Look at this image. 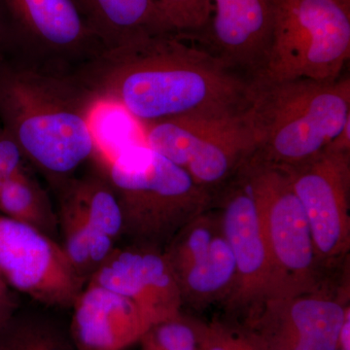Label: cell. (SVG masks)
Returning a JSON list of instances; mask_svg holds the SVG:
<instances>
[{
	"instance_id": "3957f363",
	"label": "cell",
	"mask_w": 350,
	"mask_h": 350,
	"mask_svg": "<svg viewBox=\"0 0 350 350\" xmlns=\"http://www.w3.org/2000/svg\"><path fill=\"white\" fill-rule=\"evenodd\" d=\"M246 115L255 155L294 167L321 153L350 121V78L278 81L254 76Z\"/></svg>"
},
{
	"instance_id": "9c48e42d",
	"label": "cell",
	"mask_w": 350,
	"mask_h": 350,
	"mask_svg": "<svg viewBox=\"0 0 350 350\" xmlns=\"http://www.w3.org/2000/svg\"><path fill=\"white\" fill-rule=\"evenodd\" d=\"M0 275L15 291L54 308H73L87 285L63 246L5 216H0Z\"/></svg>"
},
{
	"instance_id": "484cf974",
	"label": "cell",
	"mask_w": 350,
	"mask_h": 350,
	"mask_svg": "<svg viewBox=\"0 0 350 350\" xmlns=\"http://www.w3.org/2000/svg\"><path fill=\"white\" fill-rule=\"evenodd\" d=\"M19 312V301L15 290L0 275V328L5 326L14 315Z\"/></svg>"
},
{
	"instance_id": "6da1fadb",
	"label": "cell",
	"mask_w": 350,
	"mask_h": 350,
	"mask_svg": "<svg viewBox=\"0 0 350 350\" xmlns=\"http://www.w3.org/2000/svg\"><path fill=\"white\" fill-rule=\"evenodd\" d=\"M75 75L96 100L121 108L142 126L245 111L253 79L177 33L103 49Z\"/></svg>"
},
{
	"instance_id": "7402d4cb",
	"label": "cell",
	"mask_w": 350,
	"mask_h": 350,
	"mask_svg": "<svg viewBox=\"0 0 350 350\" xmlns=\"http://www.w3.org/2000/svg\"><path fill=\"white\" fill-rule=\"evenodd\" d=\"M174 31L195 38L206 31L213 17L211 0H156Z\"/></svg>"
},
{
	"instance_id": "52a82bcc",
	"label": "cell",
	"mask_w": 350,
	"mask_h": 350,
	"mask_svg": "<svg viewBox=\"0 0 350 350\" xmlns=\"http://www.w3.org/2000/svg\"><path fill=\"white\" fill-rule=\"evenodd\" d=\"M142 142L213 193L236 176L256 151L245 111L178 117L142 126Z\"/></svg>"
},
{
	"instance_id": "e0dca14e",
	"label": "cell",
	"mask_w": 350,
	"mask_h": 350,
	"mask_svg": "<svg viewBox=\"0 0 350 350\" xmlns=\"http://www.w3.org/2000/svg\"><path fill=\"white\" fill-rule=\"evenodd\" d=\"M75 1L105 49L151 36L177 33L156 0Z\"/></svg>"
},
{
	"instance_id": "d4e9b609",
	"label": "cell",
	"mask_w": 350,
	"mask_h": 350,
	"mask_svg": "<svg viewBox=\"0 0 350 350\" xmlns=\"http://www.w3.org/2000/svg\"><path fill=\"white\" fill-rule=\"evenodd\" d=\"M25 160L17 140L0 126V175L7 179L24 172Z\"/></svg>"
},
{
	"instance_id": "cb8c5ba5",
	"label": "cell",
	"mask_w": 350,
	"mask_h": 350,
	"mask_svg": "<svg viewBox=\"0 0 350 350\" xmlns=\"http://www.w3.org/2000/svg\"><path fill=\"white\" fill-rule=\"evenodd\" d=\"M139 342L142 350L199 349L192 319L182 314L152 326Z\"/></svg>"
},
{
	"instance_id": "5bb4252c",
	"label": "cell",
	"mask_w": 350,
	"mask_h": 350,
	"mask_svg": "<svg viewBox=\"0 0 350 350\" xmlns=\"http://www.w3.org/2000/svg\"><path fill=\"white\" fill-rule=\"evenodd\" d=\"M213 17L193 38L226 63L254 77L261 72L273 36L278 0H211Z\"/></svg>"
},
{
	"instance_id": "7c38bea8",
	"label": "cell",
	"mask_w": 350,
	"mask_h": 350,
	"mask_svg": "<svg viewBox=\"0 0 350 350\" xmlns=\"http://www.w3.org/2000/svg\"><path fill=\"white\" fill-rule=\"evenodd\" d=\"M224 194L219 216L237 269L236 284L226 304L248 314L278 294L275 271L254 200L239 172Z\"/></svg>"
},
{
	"instance_id": "ffe728a7",
	"label": "cell",
	"mask_w": 350,
	"mask_h": 350,
	"mask_svg": "<svg viewBox=\"0 0 350 350\" xmlns=\"http://www.w3.org/2000/svg\"><path fill=\"white\" fill-rule=\"evenodd\" d=\"M0 211L55 239L59 220L47 195L27 172L4 179L0 190Z\"/></svg>"
},
{
	"instance_id": "2e32d148",
	"label": "cell",
	"mask_w": 350,
	"mask_h": 350,
	"mask_svg": "<svg viewBox=\"0 0 350 350\" xmlns=\"http://www.w3.org/2000/svg\"><path fill=\"white\" fill-rule=\"evenodd\" d=\"M170 268L183 304L204 306L226 301L236 284V262L223 230L215 237L200 234L191 239Z\"/></svg>"
},
{
	"instance_id": "f1b7e54d",
	"label": "cell",
	"mask_w": 350,
	"mask_h": 350,
	"mask_svg": "<svg viewBox=\"0 0 350 350\" xmlns=\"http://www.w3.org/2000/svg\"><path fill=\"white\" fill-rule=\"evenodd\" d=\"M3 177H2L1 175H0V190H1L2 184H3Z\"/></svg>"
},
{
	"instance_id": "7a4b0ae2",
	"label": "cell",
	"mask_w": 350,
	"mask_h": 350,
	"mask_svg": "<svg viewBox=\"0 0 350 350\" xmlns=\"http://www.w3.org/2000/svg\"><path fill=\"white\" fill-rule=\"evenodd\" d=\"M96 103L75 73L64 75L27 57L0 59L1 126L56 188L96 158Z\"/></svg>"
},
{
	"instance_id": "83f0119b",
	"label": "cell",
	"mask_w": 350,
	"mask_h": 350,
	"mask_svg": "<svg viewBox=\"0 0 350 350\" xmlns=\"http://www.w3.org/2000/svg\"><path fill=\"white\" fill-rule=\"evenodd\" d=\"M335 1L338 2L340 5H342L345 8L349 9L350 10V0H335Z\"/></svg>"
},
{
	"instance_id": "30bf717a",
	"label": "cell",
	"mask_w": 350,
	"mask_h": 350,
	"mask_svg": "<svg viewBox=\"0 0 350 350\" xmlns=\"http://www.w3.org/2000/svg\"><path fill=\"white\" fill-rule=\"evenodd\" d=\"M103 49L75 0H0L3 57H21L25 52L81 57Z\"/></svg>"
},
{
	"instance_id": "603a6c76",
	"label": "cell",
	"mask_w": 350,
	"mask_h": 350,
	"mask_svg": "<svg viewBox=\"0 0 350 350\" xmlns=\"http://www.w3.org/2000/svg\"><path fill=\"white\" fill-rule=\"evenodd\" d=\"M200 350H267L250 330L192 320Z\"/></svg>"
},
{
	"instance_id": "4dcf8cb0",
	"label": "cell",
	"mask_w": 350,
	"mask_h": 350,
	"mask_svg": "<svg viewBox=\"0 0 350 350\" xmlns=\"http://www.w3.org/2000/svg\"><path fill=\"white\" fill-rule=\"evenodd\" d=\"M198 350H200V347H199V349H198Z\"/></svg>"
},
{
	"instance_id": "f546056e",
	"label": "cell",
	"mask_w": 350,
	"mask_h": 350,
	"mask_svg": "<svg viewBox=\"0 0 350 350\" xmlns=\"http://www.w3.org/2000/svg\"><path fill=\"white\" fill-rule=\"evenodd\" d=\"M2 59V55H1V53H0V59Z\"/></svg>"
},
{
	"instance_id": "4316f807",
	"label": "cell",
	"mask_w": 350,
	"mask_h": 350,
	"mask_svg": "<svg viewBox=\"0 0 350 350\" xmlns=\"http://www.w3.org/2000/svg\"><path fill=\"white\" fill-rule=\"evenodd\" d=\"M350 319L349 312L345 317L342 330L340 334V342H338V350H350Z\"/></svg>"
},
{
	"instance_id": "277c9868",
	"label": "cell",
	"mask_w": 350,
	"mask_h": 350,
	"mask_svg": "<svg viewBox=\"0 0 350 350\" xmlns=\"http://www.w3.org/2000/svg\"><path fill=\"white\" fill-rule=\"evenodd\" d=\"M123 214V234L160 247L211 208L213 193L144 144L130 145L100 161Z\"/></svg>"
},
{
	"instance_id": "d6986e66",
	"label": "cell",
	"mask_w": 350,
	"mask_h": 350,
	"mask_svg": "<svg viewBox=\"0 0 350 350\" xmlns=\"http://www.w3.org/2000/svg\"><path fill=\"white\" fill-rule=\"evenodd\" d=\"M64 237V250L78 275L88 283L114 250L115 241L94 229L70 206L59 202L57 216Z\"/></svg>"
},
{
	"instance_id": "8fae6325",
	"label": "cell",
	"mask_w": 350,
	"mask_h": 350,
	"mask_svg": "<svg viewBox=\"0 0 350 350\" xmlns=\"http://www.w3.org/2000/svg\"><path fill=\"white\" fill-rule=\"evenodd\" d=\"M349 306L323 286L273 297L248 313L250 329L267 350H338Z\"/></svg>"
},
{
	"instance_id": "ba28073f",
	"label": "cell",
	"mask_w": 350,
	"mask_h": 350,
	"mask_svg": "<svg viewBox=\"0 0 350 350\" xmlns=\"http://www.w3.org/2000/svg\"><path fill=\"white\" fill-rule=\"evenodd\" d=\"M284 167L305 211L320 268L338 266L350 248V151L326 147Z\"/></svg>"
},
{
	"instance_id": "9a60e30c",
	"label": "cell",
	"mask_w": 350,
	"mask_h": 350,
	"mask_svg": "<svg viewBox=\"0 0 350 350\" xmlns=\"http://www.w3.org/2000/svg\"><path fill=\"white\" fill-rule=\"evenodd\" d=\"M72 308L69 334L78 350H124L153 326L137 304L98 285L87 284Z\"/></svg>"
},
{
	"instance_id": "ac0fdd59",
	"label": "cell",
	"mask_w": 350,
	"mask_h": 350,
	"mask_svg": "<svg viewBox=\"0 0 350 350\" xmlns=\"http://www.w3.org/2000/svg\"><path fill=\"white\" fill-rule=\"evenodd\" d=\"M59 202L70 206L90 225L113 241L123 236L124 220L118 199L105 175L98 170L57 186Z\"/></svg>"
},
{
	"instance_id": "5b68a950",
	"label": "cell",
	"mask_w": 350,
	"mask_h": 350,
	"mask_svg": "<svg viewBox=\"0 0 350 350\" xmlns=\"http://www.w3.org/2000/svg\"><path fill=\"white\" fill-rule=\"evenodd\" d=\"M349 56V9L335 0H278L268 55L257 75L335 81Z\"/></svg>"
},
{
	"instance_id": "4fadbf2b",
	"label": "cell",
	"mask_w": 350,
	"mask_h": 350,
	"mask_svg": "<svg viewBox=\"0 0 350 350\" xmlns=\"http://www.w3.org/2000/svg\"><path fill=\"white\" fill-rule=\"evenodd\" d=\"M87 284L98 285L137 304L152 325L175 319L183 306L169 262L155 246L114 248Z\"/></svg>"
},
{
	"instance_id": "8992f818",
	"label": "cell",
	"mask_w": 350,
	"mask_h": 350,
	"mask_svg": "<svg viewBox=\"0 0 350 350\" xmlns=\"http://www.w3.org/2000/svg\"><path fill=\"white\" fill-rule=\"evenodd\" d=\"M239 172L256 206L275 271V297L323 286L310 225L286 167L253 154Z\"/></svg>"
},
{
	"instance_id": "44dd1931",
	"label": "cell",
	"mask_w": 350,
	"mask_h": 350,
	"mask_svg": "<svg viewBox=\"0 0 350 350\" xmlns=\"http://www.w3.org/2000/svg\"><path fill=\"white\" fill-rule=\"evenodd\" d=\"M0 350H78L69 332L36 313L18 312L0 328Z\"/></svg>"
}]
</instances>
